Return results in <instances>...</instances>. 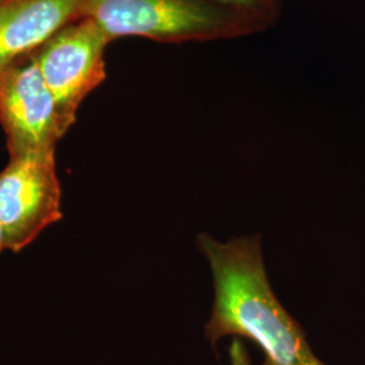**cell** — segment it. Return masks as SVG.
Returning <instances> with one entry per match:
<instances>
[{
	"label": "cell",
	"instance_id": "6da1fadb",
	"mask_svg": "<svg viewBox=\"0 0 365 365\" xmlns=\"http://www.w3.org/2000/svg\"><path fill=\"white\" fill-rule=\"evenodd\" d=\"M196 245L209 261L214 280V306L206 325L211 342L227 336L252 339L262 349L267 365H325L276 298L259 235L220 242L200 235Z\"/></svg>",
	"mask_w": 365,
	"mask_h": 365
},
{
	"label": "cell",
	"instance_id": "7a4b0ae2",
	"mask_svg": "<svg viewBox=\"0 0 365 365\" xmlns=\"http://www.w3.org/2000/svg\"><path fill=\"white\" fill-rule=\"evenodd\" d=\"M80 13L95 21L111 41L145 37L184 43L260 33L248 21L199 0H80Z\"/></svg>",
	"mask_w": 365,
	"mask_h": 365
},
{
	"label": "cell",
	"instance_id": "3957f363",
	"mask_svg": "<svg viewBox=\"0 0 365 365\" xmlns=\"http://www.w3.org/2000/svg\"><path fill=\"white\" fill-rule=\"evenodd\" d=\"M111 42L95 21L81 16L33 52L54 99L63 135L76 122L83 101L105 81V53Z\"/></svg>",
	"mask_w": 365,
	"mask_h": 365
},
{
	"label": "cell",
	"instance_id": "277c9868",
	"mask_svg": "<svg viewBox=\"0 0 365 365\" xmlns=\"http://www.w3.org/2000/svg\"><path fill=\"white\" fill-rule=\"evenodd\" d=\"M61 218L56 150L10 156L0 172V222L7 249L21 252Z\"/></svg>",
	"mask_w": 365,
	"mask_h": 365
},
{
	"label": "cell",
	"instance_id": "5b68a950",
	"mask_svg": "<svg viewBox=\"0 0 365 365\" xmlns=\"http://www.w3.org/2000/svg\"><path fill=\"white\" fill-rule=\"evenodd\" d=\"M0 125L9 156L56 150L64 137L33 52L0 68Z\"/></svg>",
	"mask_w": 365,
	"mask_h": 365
},
{
	"label": "cell",
	"instance_id": "8992f818",
	"mask_svg": "<svg viewBox=\"0 0 365 365\" xmlns=\"http://www.w3.org/2000/svg\"><path fill=\"white\" fill-rule=\"evenodd\" d=\"M81 18L80 0H0V68Z\"/></svg>",
	"mask_w": 365,
	"mask_h": 365
},
{
	"label": "cell",
	"instance_id": "52a82bcc",
	"mask_svg": "<svg viewBox=\"0 0 365 365\" xmlns=\"http://www.w3.org/2000/svg\"><path fill=\"white\" fill-rule=\"evenodd\" d=\"M225 13L233 14L264 31L280 16V0H199Z\"/></svg>",
	"mask_w": 365,
	"mask_h": 365
},
{
	"label": "cell",
	"instance_id": "ba28073f",
	"mask_svg": "<svg viewBox=\"0 0 365 365\" xmlns=\"http://www.w3.org/2000/svg\"><path fill=\"white\" fill-rule=\"evenodd\" d=\"M229 354H230V364L232 365H253L249 359L248 351H247L244 342L240 339H235L232 342Z\"/></svg>",
	"mask_w": 365,
	"mask_h": 365
},
{
	"label": "cell",
	"instance_id": "9c48e42d",
	"mask_svg": "<svg viewBox=\"0 0 365 365\" xmlns=\"http://www.w3.org/2000/svg\"><path fill=\"white\" fill-rule=\"evenodd\" d=\"M7 249L6 245V235H4V230H3V226H1V222H0V253Z\"/></svg>",
	"mask_w": 365,
	"mask_h": 365
}]
</instances>
